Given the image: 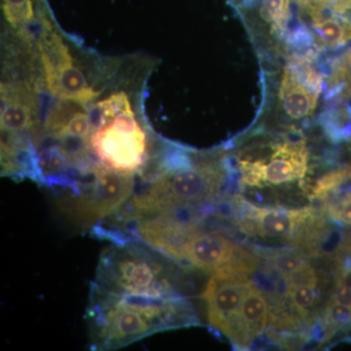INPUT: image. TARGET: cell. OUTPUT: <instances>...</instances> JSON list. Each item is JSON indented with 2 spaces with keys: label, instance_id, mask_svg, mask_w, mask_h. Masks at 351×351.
Returning a JSON list of instances; mask_svg holds the SVG:
<instances>
[{
  "label": "cell",
  "instance_id": "obj_1",
  "mask_svg": "<svg viewBox=\"0 0 351 351\" xmlns=\"http://www.w3.org/2000/svg\"><path fill=\"white\" fill-rule=\"evenodd\" d=\"M92 346L98 350L123 348L154 332L191 325L193 311L181 295L132 297L92 290L87 309Z\"/></svg>",
  "mask_w": 351,
  "mask_h": 351
},
{
  "label": "cell",
  "instance_id": "obj_2",
  "mask_svg": "<svg viewBox=\"0 0 351 351\" xmlns=\"http://www.w3.org/2000/svg\"><path fill=\"white\" fill-rule=\"evenodd\" d=\"M174 269L167 257L138 240L113 241L101 253L92 290L120 295L170 298L176 291Z\"/></svg>",
  "mask_w": 351,
  "mask_h": 351
},
{
  "label": "cell",
  "instance_id": "obj_3",
  "mask_svg": "<svg viewBox=\"0 0 351 351\" xmlns=\"http://www.w3.org/2000/svg\"><path fill=\"white\" fill-rule=\"evenodd\" d=\"M223 182L225 167L213 160H201L175 169L159 168L117 214L119 221L127 226L164 210L206 204L216 197Z\"/></svg>",
  "mask_w": 351,
  "mask_h": 351
},
{
  "label": "cell",
  "instance_id": "obj_4",
  "mask_svg": "<svg viewBox=\"0 0 351 351\" xmlns=\"http://www.w3.org/2000/svg\"><path fill=\"white\" fill-rule=\"evenodd\" d=\"M96 121L89 138L94 156L106 167L135 175L149 158L147 134L138 121L124 92L99 101Z\"/></svg>",
  "mask_w": 351,
  "mask_h": 351
},
{
  "label": "cell",
  "instance_id": "obj_5",
  "mask_svg": "<svg viewBox=\"0 0 351 351\" xmlns=\"http://www.w3.org/2000/svg\"><path fill=\"white\" fill-rule=\"evenodd\" d=\"M135 175L126 174L99 163L92 179L59 199L62 213L82 228H96L119 213L135 193Z\"/></svg>",
  "mask_w": 351,
  "mask_h": 351
},
{
  "label": "cell",
  "instance_id": "obj_6",
  "mask_svg": "<svg viewBox=\"0 0 351 351\" xmlns=\"http://www.w3.org/2000/svg\"><path fill=\"white\" fill-rule=\"evenodd\" d=\"M38 46L46 86L53 96L84 105L99 96L100 93L88 84L84 73L75 66L63 39L45 19L41 25Z\"/></svg>",
  "mask_w": 351,
  "mask_h": 351
},
{
  "label": "cell",
  "instance_id": "obj_7",
  "mask_svg": "<svg viewBox=\"0 0 351 351\" xmlns=\"http://www.w3.org/2000/svg\"><path fill=\"white\" fill-rule=\"evenodd\" d=\"M250 282L248 276L219 269L208 281L202 294L210 325L232 343L237 335L240 308Z\"/></svg>",
  "mask_w": 351,
  "mask_h": 351
},
{
  "label": "cell",
  "instance_id": "obj_8",
  "mask_svg": "<svg viewBox=\"0 0 351 351\" xmlns=\"http://www.w3.org/2000/svg\"><path fill=\"white\" fill-rule=\"evenodd\" d=\"M233 199L237 206L235 218L241 230L248 234L269 239H294L307 221L317 213L313 207L301 209L258 207L240 196H234Z\"/></svg>",
  "mask_w": 351,
  "mask_h": 351
},
{
  "label": "cell",
  "instance_id": "obj_9",
  "mask_svg": "<svg viewBox=\"0 0 351 351\" xmlns=\"http://www.w3.org/2000/svg\"><path fill=\"white\" fill-rule=\"evenodd\" d=\"M241 248L221 233L200 228L184 242L176 262L213 274L232 262Z\"/></svg>",
  "mask_w": 351,
  "mask_h": 351
},
{
  "label": "cell",
  "instance_id": "obj_10",
  "mask_svg": "<svg viewBox=\"0 0 351 351\" xmlns=\"http://www.w3.org/2000/svg\"><path fill=\"white\" fill-rule=\"evenodd\" d=\"M36 101L25 84H1V134L23 135L36 126Z\"/></svg>",
  "mask_w": 351,
  "mask_h": 351
},
{
  "label": "cell",
  "instance_id": "obj_11",
  "mask_svg": "<svg viewBox=\"0 0 351 351\" xmlns=\"http://www.w3.org/2000/svg\"><path fill=\"white\" fill-rule=\"evenodd\" d=\"M308 164V151L301 140L276 145L271 159L265 166V182L279 184L302 179Z\"/></svg>",
  "mask_w": 351,
  "mask_h": 351
},
{
  "label": "cell",
  "instance_id": "obj_12",
  "mask_svg": "<svg viewBox=\"0 0 351 351\" xmlns=\"http://www.w3.org/2000/svg\"><path fill=\"white\" fill-rule=\"evenodd\" d=\"M269 307L267 297L251 280L247 288L237 322V335L233 343L247 348L262 335L269 320Z\"/></svg>",
  "mask_w": 351,
  "mask_h": 351
},
{
  "label": "cell",
  "instance_id": "obj_13",
  "mask_svg": "<svg viewBox=\"0 0 351 351\" xmlns=\"http://www.w3.org/2000/svg\"><path fill=\"white\" fill-rule=\"evenodd\" d=\"M279 97L284 112L291 119H300L315 110L318 92L302 82L294 69H287L284 73Z\"/></svg>",
  "mask_w": 351,
  "mask_h": 351
},
{
  "label": "cell",
  "instance_id": "obj_14",
  "mask_svg": "<svg viewBox=\"0 0 351 351\" xmlns=\"http://www.w3.org/2000/svg\"><path fill=\"white\" fill-rule=\"evenodd\" d=\"M263 256L265 262L269 263L284 277L291 276L308 263L306 254L300 247L263 251Z\"/></svg>",
  "mask_w": 351,
  "mask_h": 351
},
{
  "label": "cell",
  "instance_id": "obj_15",
  "mask_svg": "<svg viewBox=\"0 0 351 351\" xmlns=\"http://www.w3.org/2000/svg\"><path fill=\"white\" fill-rule=\"evenodd\" d=\"M314 29L320 40L331 47L351 40V24L346 19L319 17L314 23Z\"/></svg>",
  "mask_w": 351,
  "mask_h": 351
},
{
  "label": "cell",
  "instance_id": "obj_16",
  "mask_svg": "<svg viewBox=\"0 0 351 351\" xmlns=\"http://www.w3.org/2000/svg\"><path fill=\"white\" fill-rule=\"evenodd\" d=\"M351 180L350 168H339L321 177L313 189L311 198L326 201L341 191V186Z\"/></svg>",
  "mask_w": 351,
  "mask_h": 351
},
{
  "label": "cell",
  "instance_id": "obj_17",
  "mask_svg": "<svg viewBox=\"0 0 351 351\" xmlns=\"http://www.w3.org/2000/svg\"><path fill=\"white\" fill-rule=\"evenodd\" d=\"M288 298L297 315L302 319L309 320L311 311L317 304V286L300 284L289 289Z\"/></svg>",
  "mask_w": 351,
  "mask_h": 351
},
{
  "label": "cell",
  "instance_id": "obj_18",
  "mask_svg": "<svg viewBox=\"0 0 351 351\" xmlns=\"http://www.w3.org/2000/svg\"><path fill=\"white\" fill-rule=\"evenodd\" d=\"M4 16L16 29L27 25L34 18L32 0H2Z\"/></svg>",
  "mask_w": 351,
  "mask_h": 351
},
{
  "label": "cell",
  "instance_id": "obj_19",
  "mask_svg": "<svg viewBox=\"0 0 351 351\" xmlns=\"http://www.w3.org/2000/svg\"><path fill=\"white\" fill-rule=\"evenodd\" d=\"M322 321L330 337H332L334 332H338L343 328L350 326L351 324V308L331 299V301L328 302L326 307H325Z\"/></svg>",
  "mask_w": 351,
  "mask_h": 351
},
{
  "label": "cell",
  "instance_id": "obj_20",
  "mask_svg": "<svg viewBox=\"0 0 351 351\" xmlns=\"http://www.w3.org/2000/svg\"><path fill=\"white\" fill-rule=\"evenodd\" d=\"M339 193L332 195L334 197L331 200H326L324 205L325 212L332 221L351 226V189H348L341 195Z\"/></svg>",
  "mask_w": 351,
  "mask_h": 351
},
{
  "label": "cell",
  "instance_id": "obj_21",
  "mask_svg": "<svg viewBox=\"0 0 351 351\" xmlns=\"http://www.w3.org/2000/svg\"><path fill=\"white\" fill-rule=\"evenodd\" d=\"M265 162L263 160H239V167L241 173L242 184L262 188L265 186Z\"/></svg>",
  "mask_w": 351,
  "mask_h": 351
},
{
  "label": "cell",
  "instance_id": "obj_22",
  "mask_svg": "<svg viewBox=\"0 0 351 351\" xmlns=\"http://www.w3.org/2000/svg\"><path fill=\"white\" fill-rule=\"evenodd\" d=\"M336 269V280H346L351 274V232L346 233L345 239L332 258Z\"/></svg>",
  "mask_w": 351,
  "mask_h": 351
},
{
  "label": "cell",
  "instance_id": "obj_23",
  "mask_svg": "<svg viewBox=\"0 0 351 351\" xmlns=\"http://www.w3.org/2000/svg\"><path fill=\"white\" fill-rule=\"evenodd\" d=\"M288 2V0H263V17L276 22L277 25H280L286 19Z\"/></svg>",
  "mask_w": 351,
  "mask_h": 351
},
{
  "label": "cell",
  "instance_id": "obj_24",
  "mask_svg": "<svg viewBox=\"0 0 351 351\" xmlns=\"http://www.w3.org/2000/svg\"><path fill=\"white\" fill-rule=\"evenodd\" d=\"M332 300L351 308V286L346 280H336V289L332 293Z\"/></svg>",
  "mask_w": 351,
  "mask_h": 351
}]
</instances>
